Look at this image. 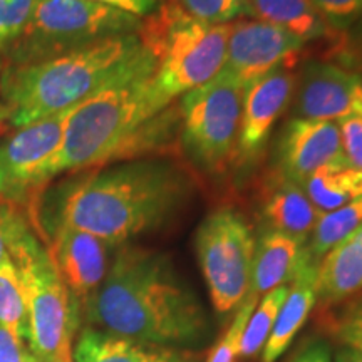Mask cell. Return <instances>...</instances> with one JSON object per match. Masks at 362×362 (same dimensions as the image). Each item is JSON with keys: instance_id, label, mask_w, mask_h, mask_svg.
Returning a JSON list of instances; mask_svg holds the SVG:
<instances>
[{"instance_id": "39", "label": "cell", "mask_w": 362, "mask_h": 362, "mask_svg": "<svg viewBox=\"0 0 362 362\" xmlns=\"http://www.w3.org/2000/svg\"><path fill=\"white\" fill-rule=\"evenodd\" d=\"M359 230H361V232H362V226H361V228H359Z\"/></svg>"}, {"instance_id": "19", "label": "cell", "mask_w": 362, "mask_h": 362, "mask_svg": "<svg viewBox=\"0 0 362 362\" xmlns=\"http://www.w3.org/2000/svg\"><path fill=\"white\" fill-rule=\"evenodd\" d=\"M307 255L305 243L275 230H265L255 247L247 296L260 298L280 285L291 284Z\"/></svg>"}, {"instance_id": "27", "label": "cell", "mask_w": 362, "mask_h": 362, "mask_svg": "<svg viewBox=\"0 0 362 362\" xmlns=\"http://www.w3.org/2000/svg\"><path fill=\"white\" fill-rule=\"evenodd\" d=\"M257 304H259V298L257 297H245V300L242 302V305L238 307L237 314L233 317V322L230 324L228 330H226L225 336L214 347V351L210 352L206 362H235V359L238 357L240 339H242L243 329H245L248 317L252 315Z\"/></svg>"}, {"instance_id": "24", "label": "cell", "mask_w": 362, "mask_h": 362, "mask_svg": "<svg viewBox=\"0 0 362 362\" xmlns=\"http://www.w3.org/2000/svg\"><path fill=\"white\" fill-rule=\"evenodd\" d=\"M288 293V285H280L274 291L262 297L260 304H257L252 315L248 317L242 339H240L238 357H255L264 351V346L269 339L275 319L282 309Z\"/></svg>"}, {"instance_id": "23", "label": "cell", "mask_w": 362, "mask_h": 362, "mask_svg": "<svg viewBox=\"0 0 362 362\" xmlns=\"http://www.w3.org/2000/svg\"><path fill=\"white\" fill-rule=\"evenodd\" d=\"M362 226V194L337 210L324 211L319 215L307 240V250L317 264L325 253L339 243L354 235Z\"/></svg>"}, {"instance_id": "22", "label": "cell", "mask_w": 362, "mask_h": 362, "mask_svg": "<svg viewBox=\"0 0 362 362\" xmlns=\"http://www.w3.org/2000/svg\"><path fill=\"white\" fill-rule=\"evenodd\" d=\"M320 214L337 210L362 194V171L349 163H336L312 173L300 185Z\"/></svg>"}, {"instance_id": "5", "label": "cell", "mask_w": 362, "mask_h": 362, "mask_svg": "<svg viewBox=\"0 0 362 362\" xmlns=\"http://www.w3.org/2000/svg\"><path fill=\"white\" fill-rule=\"evenodd\" d=\"M7 252L19 272L27 304V346L37 362H72L74 298L62 282L49 248L17 211Z\"/></svg>"}, {"instance_id": "9", "label": "cell", "mask_w": 362, "mask_h": 362, "mask_svg": "<svg viewBox=\"0 0 362 362\" xmlns=\"http://www.w3.org/2000/svg\"><path fill=\"white\" fill-rule=\"evenodd\" d=\"M243 88L218 74L183 94L180 106L181 139L202 168L221 173L237 156Z\"/></svg>"}, {"instance_id": "16", "label": "cell", "mask_w": 362, "mask_h": 362, "mask_svg": "<svg viewBox=\"0 0 362 362\" xmlns=\"http://www.w3.org/2000/svg\"><path fill=\"white\" fill-rule=\"evenodd\" d=\"M72 362H200V354L86 327L72 349Z\"/></svg>"}, {"instance_id": "20", "label": "cell", "mask_w": 362, "mask_h": 362, "mask_svg": "<svg viewBox=\"0 0 362 362\" xmlns=\"http://www.w3.org/2000/svg\"><path fill=\"white\" fill-rule=\"evenodd\" d=\"M362 288V232L325 253L317 267V298L337 304Z\"/></svg>"}, {"instance_id": "32", "label": "cell", "mask_w": 362, "mask_h": 362, "mask_svg": "<svg viewBox=\"0 0 362 362\" xmlns=\"http://www.w3.org/2000/svg\"><path fill=\"white\" fill-rule=\"evenodd\" d=\"M336 336L347 349L362 352V305L342 317Z\"/></svg>"}, {"instance_id": "36", "label": "cell", "mask_w": 362, "mask_h": 362, "mask_svg": "<svg viewBox=\"0 0 362 362\" xmlns=\"http://www.w3.org/2000/svg\"><path fill=\"white\" fill-rule=\"evenodd\" d=\"M351 30H352V34H351L352 47H356L362 56V12H361L359 19H357L356 24L351 27Z\"/></svg>"}, {"instance_id": "7", "label": "cell", "mask_w": 362, "mask_h": 362, "mask_svg": "<svg viewBox=\"0 0 362 362\" xmlns=\"http://www.w3.org/2000/svg\"><path fill=\"white\" fill-rule=\"evenodd\" d=\"M141 25L139 17L90 0H37L24 29L0 56L4 67L29 66L99 40L138 34Z\"/></svg>"}, {"instance_id": "13", "label": "cell", "mask_w": 362, "mask_h": 362, "mask_svg": "<svg viewBox=\"0 0 362 362\" xmlns=\"http://www.w3.org/2000/svg\"><path fill=\"white\" fill-rule=\"evenodd\" d=\"M293 90L296 74L288 66L277 67L245 86L237 143L240 160H252L260 155L272 128L291 103Z\"/></svg>"}, {"instance_id": "31", "label": "cell", "mask_w": 362, "mask_h": 362, "mask_svg": "<svg viewBox=\"0 0 362 362\" xmlns=\"http://www.w3.org/2000/svg\"><path fill=\"white\" fill-rule=\"evenodd\" d=\"M0 362H37L25 339L0 325Z\"/></svg>"}, {"instance_id": "26", "label": "cell", "mask_w": 362, "mask_h": 362, "mask_svg": "<svg viewBox=\"0 0 362 362\" xmlns=\"http://www.w3.org/2000/svg\"><path fill=\"white\" fill-rule=\"evenodd\" d=\"M185 13L205 24H230L245 13V0H175Z\"/></svg>"}, {"instance_id": "35", "label": "cell", "mask_w": 362, "mask_h": 362, "mask_svg": "<svg viewBox=\"0 0 362 362\" xmlns=\"http://www.w3.org/2000/svg\"><path fill=\"white\" fill-rule=\"evenodd\" d=\"M17 210H13L11 203L0 202V264L7 257V242L8 233H11L12 220L16 216Z\"/></svg>"}, {"instance_id": "4", "label": "cell", "mask_w": 362, "mask_h": 362, "mask_svg": "<svg viewBox=\"0 0 362 362\" xmlns=\"http://www.w3.org/2000/svg\"><path fill=\"white\" fill-rule=\"evenodd\" d=\"M146 47V45H144ZM156 59L146 52L119 78L111 81L71 112L57 155L37 178V188L72 170L111 161L128 139L170 106L155 81Z\"/></svg>"}, {"instance_id": "3", "label": "cell", "mask_w": 362, "mask_h": 362, "mask_svg": "<svg viewBox=\"0 0 362 362\" xmlns=\"http://www.w3.org/2000/svg\"><path fill=\"white\" fill-rule=\"evenodd\" d=\"M146 52L138 34L99 40L88 47L0 72L2 119L16 129L78 106L119 78Z\"/></svg>"}, {"instance_id": "34", "label": "cell", "mask_w": 362, "mask_h": 362, "mask_svg": "<svg viewBox=\"0 0 362 362\" xmlns=\"http://www.w3.org/2000/svg\"><path fill=\"white\" fill-rule=\"evenodd\" d=\"M291 362H332L330 349L325 342H307L292 356Z\"/></svg>"}, {"instance_id": "8", "label": "cell", "mask_w": 362, "mask_h": 362, "mask_svg": "<svg viewBox=\"0 0 362 362\" xmlns=\"http://www.w3.org/2000/svg\"><path fill=\"white\" fill-rule=\"evenodd\" d=\"M255 247L252 226L233 208H216L198 226L194 252L218 314H228L245 300Z\"/></svg>"}, {"instance_id": "37", "label": "cell", "mask_w": 362, "mask_h": 362, "mask_svg": "<svg viewBox=\"0 0 362 362\" xmlns=\"http://www.w3.org/2000/svg\"><path fill=\"white\" fill-rule=\"evenodd\" d=\"M336 362H362V352L344 347V349L337 352Z\"/></svg>"}, {"instance_id": "1", "label": "cell", "mask_w": 362, "mask_h": 362, "mask_svg": "<svg viewBox=\"0 0 362 362\" xmlns=\"http://www.w3.org/2000/svg\"><path fill=\"white\" fill-rule=\"evenodd\" d=\"M83 309L89 327L156 346H193L210 332L202 302L170 257L146 248L117 250Z\"/></svg>"}, {"instance_id": "28", "label": "cell", "mask_w": 362, "mask_h": 362, "mask_svg": "<svg viewBox=\"0 0 362 362\" xmlns=\"http://www.w3.org/2000/svg\"><path fill=\"white\" fill-rule=\"evenodd\" d=\"M35 2L37 0H0V51L21 34Z\"/></svg>"}, {"instance_id": "21", "label": "cell", "mask_w": 362, "mask_h": 362, "mask_svg": "<svg viewBox=\"0 0 362 362\" xmlns=\"http://www.w3.org/2000/svg\"><path fill=\"white\" fill-rule=\"evenodd\" d=\"M245 16L277 25L304 44L339 34L330 29L310 0H245Z\"/></svg>"}, {"instance_id": "18", "label": "cell", "mask_w": 362, "mask_h": 362, "mask_svg": "<svg viewBox=\"0 0 362 362\" xmlns=\"http://www.w3.org/2000/svg\"><path fill=\"white\" fill-rule=\"evenodd\" d=\"M320 211L312 205L304 188L284 175L272 176L262 197V216L269 230L285 233L305 243Z\"/></svg>"}, {"instance_id": "17", "label": "cell", "mask_w": 362, "mask_h": 362, "mask_svg": "<svg viewBox=\"0 0 362 362\" xmlns=\"http://www.w3.org/2000/svg\"><path fill=\"white\" fill-rule=\"evenodd\" d=\"M317 267L319 264L312 259L309 252L288 284L287 298L262 351V362L277 361L291 346L298 330L304 327L317 302Z\"/></svg>"}, {"instance_id": "6", "label": "cell", "mask_w": 362, "mask_h": 362, "mask_svg": "<svg viewBox=\"0 0 362 362\" xmlns=\"http://www.w3.org/2000/svg\"><path fill=\"white\" fill-rule=\"evenodd\" d=\"M232 24H205L166 0L143 19L139 37L156 59L155 81L170 101L202 88L223 69Z\"/></svg>"}, {"instance_id": "33", "label": "cell", "mask_w": 362, "mask_h": 362, "mask_svg": "<svg viewBox=\"0 0 362 362\" xmlns=\"http://www.w3.org/2000/svg\"><path fill=\"white\" fill-rule=\"evenodd\" d=\"M90 2L103 4V6L115 7L117 11L128 12L131 16L144 19L149 13H153L158 7V0H90Z\"/></svg>"}, {"instance_id": "15", "label": "cell", "mask_w": 362, "mask_h": 362, "mask_svg": "<svg viewBox=\"0 0 362 362\" xmlns=\"http://www.w3.org/2000/svg\"><path fill=\"white\" fill-rule=\"evenodd\" d=\"M112 245L94 235L57 226L52 228L49 253L67 291L81 305L98 291L110 270Z\"/></svg>"}, {"instance_id": "25", "label": "cell", "mask_w": 362, "mask_h": 362, "mask_svg": "<svg viewBox=\"0 0 362 362\" xmlns=\"http://www.w3.org/2000/svg\"><path fill=\"white\" fill-rule=\"evenodd\" d=\"M0 325L27 341V304L22 280L11 255L0 264Z\"/></svg>"}, {"instance_id": "10", "label": "cell", "mask_w": 362, "mask_h": 362, "mask_svg": "<svg viewBox=\"0 0 362 362\" xmlns=\"http://www.w3.org/2000/svg\"><path fill=\"white\" fill-rule=\"evenodd\" d=\"M74 107L19 128L0 143V202L12 205L37 188L40 171L61 148Z\"/></svg>"}, {"instance_id": "2", "label": "cell", "mask_w": 362, "mask_h": 362, "mask_svg": "<svg viewBox=\"0 0 362 362\" xmlns=\"http://www.w3.org/2000/svg\"><path fill=\"white\" fill-rule=\"evenodd\" d=\"M175 163L134 160L86 173L51 192V228L69 226L112 247L161 226L192 194Z\"/></svg>"}, {"instance_id": "12", "label": "cell", "mask_w": 362, "mask_h": 362, "mask_svg": "<svg viewBox=\"0 0 362 362\" xmlns=\"http://www.w3.org/2000/svg\"><path fill=\"white\" fill-rule=\"evenodd\" d=\"M293 112L320 121H339L362 112V78L332 62L307 61L298 78Z\"/></svg>"}, {"instance_id": "38", "label": "cell", "mask_w": 362, "mask_h": 362, "mask_svg": "<svg viewBox=\"0 0 362 362\" xmlns=\"http://www.w3.org/2000/svg\"><path fill=\"white\" fill-rule=\"evenodd\" d=\"M0 61H2V56H0ZM0 72H2V62H0ZM0 121H2V107H0Z\"/></svg>"}, {"instance_id": "29", "label": "cell", "mask_w": 362, "mask_h": 362, "mask_svg": "<svg viewBox=\"0 0 362 362\" xmlns=\"http://www.w3.org/2000/svg\"><path fill=\"white\" fill-rule=\"evenodd\" d=\"M327 25L336 33H347L362 12V0H310Z\"/></svg>"}, {"instance_id": "30", "label": "cell", "mask_w": 362, "mask_h": 362, "mask_svg": "<svg viewBox=\"0 0 362 362\" xmlns=\"http://www.w3.org/2000/svg\"><path fill=\"white\" fill-rule=\"evenodd\" d=\"M344 156L352 168L362 171V112L337 121Z\"/></svg>"}, {"instance_id": "11", "label": "cell", "mask_w": 362, "mask_h": 362, "mask_svg": "<svg viewBox=\"0 0 362 362\" xmlns=\"http://www.w3.org/2000/svg\"><path fill=\"white\" fill-rule=\"evenodd\" d=\"M304 42L277 25L255 19L232 24L221 76L245 86L282 66L292 67L304 51Z\"/></svg>"}, {"instance_id": "14", "label": "cell", "mask_w": 362, "mask_h": 362, "mask_svg": "<svg viewBox=\"0 0 362 362\" xmlns=\"http://www.w3.org/2000/svg\"><path fill=\"white\" fill-rule=\"evenodd\" d=\"M336 163H347L336 121L305 117L288 121L277 144L280 175L302 185L317 170Z\"/></svg>"}]
</instances>
